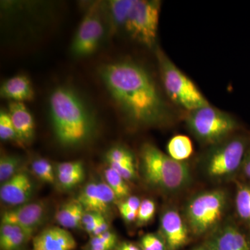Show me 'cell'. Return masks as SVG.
I'll use <instances>...</instances> for the list:
<instances>
[{
	"label": "cell",
	"instance_id": "obj_2",
	"mask_svg": "<svg viewBox=\"0 0 250 250\" xmlns=\"http://www.w3.org/2000/svg\"><path fill=\"white\" fill-rule=\"evenodd\" d=\"M49 108L54 133L62 146H78L91 136L95 126L93 116L73 90L56 88L49 98Z\"/></svg>",
	"mask_w": 250,
	"mask_h": 250
},
{
	"label": "cell",
	"instance_id": "obj_16",
	"mask_svg": "<svg viewBox=\"0 0 250 250\" xmlns=\"http://www.w3.org/2000/svg\"><path fill=\"white\" fill-rule=\"evenodd\" d=\"M9 113L20 142H29L34 137V121L24 103L11 102Z\"/></svg>",
	"mask_w": 250,
	"mask_h": 250
},
{
	"label": "cell",
	"instance_id": "obj_35",
	"mask_svg": "<svg viewBox=\"0 0 250 250\" xmlns=\"http://www.w3.org/2000/svg\"><path fill=\"white\" fill-rule=\"evenodd\" d=\"M141 203V201L139 197L129 196L120 203L118 208H119V210H129L138 212Z\"/></svg>",
	"mask_w": 250,
	"mask_h": 250
},
{
	"label": "cell",
	"instance_id": "obj_15",
	"mask_svg": "<svg viewBox=\"0 0 250 250\" xmlns=\"http://www.w3.org/2000/svg\"><path fill=\"white\" fill-rule=\"evenodd\" d=\"M76 247L71 233L60 227H52L33 238L31 250H74Z\"/></svg>",
	"mask_w": 250,
	"mask_h": 250
},
{
	"label": "cell",
	"instance_id": "obj_40",
	"mask_svg": "<svg viewBox=\"0 0 250 250\" xmlns=\"http://www.w3.org/2000/svg\"><path fill=\"white\" fill-rule=\"evenodd\" d=\"M250 246V236H249Z\"/></svg>",
	"mask_w": 250,
	"mask_h": 250
},
{
	"label": "cell",
	"instance_id": "obj_25",
	"mask_svg": "<svg viewBox=\"0 0 250 250\" xmlns=\"http://www.w3.org/2000/svg\"><path fill=\"white\" fill-rule=\"evenodd\" d=\"M118 246V238L116 233L108 231L98 236L91 237L87 250H113Z\"/></svg>",
	"mask_w": 250,
	"mask_h": 250
},
{
	"label": "cell",
	"instance_id": "obj_10",
	"mask_svg": "<svg viewBox=\"0 0 250 250\" xmlns=\"http://www.w3.org/2000/svg\"><path fill=\"white\" fill-rule=\"evenodd\" d=\"M203 246L207 250H250L249 236L232 221L210 233Z\"/></svg>",
	"mask_w": 250,
	"mask_h": 250
},
{
	"label": "cell",
	"instance_id": "obj_36",
	"mask_svg": "<svg viewBox=\"0 0 250 250\" xmlns=\"http://www.w3.org/2000/svg\"><path fill=\"white\" fill-rule=\"evenodd\" d=\"M240 173L247 181L250 182V146L245 156Z\"/></svg>",
	"mask_w": 250,
	"mask_h": 250
},
{
	"label": "cell",
	"instance_id": "obj_9",
	"mask_svg": "<svg viewBox=\"0 0 250 250\" xmlns=\"http://www.w3.org/2000/svg\"><path fill=\"white\" fill-rule=\"evenodd\" d=\"M100 3H95L85 13L72 42V53L77 57L93 54L103 37L104 24Z\"/></svg>",
	"mask_w": 250,
	"mask_h": 250
},
{
	"label": "cell",
	"instance_id": "obj_8",
	"mask_svg": "<svg viewBox=\"0 0 250 250\" xmlns=\"http://www.w3.org/2000/svg\"><path fill=\"white\" fill-rule=\"evenodd\" d=\"M161 3L158 0H134L125 30L135 41L152 47L159 27Z\"/></svg>",
	"mask_w": 250,
	"mask_h": 250
},
{
	"label": "cell",
	"instance_id": "obj_28",
	"mask_svg": "<svg viewBox=\"0 0 250 250\" xmlns=\"http://www.w3.org/2000/svg\"><path fill=\"white\" fill-rule=\"evenodd\" d=\"M0 139L2 141H18V135L9 112L1 110L0 112Z\"/></svg>",
	"mask_w": 250,
	"mask_h": 250
},
{
	"label": "cell",
	"instance_id": "obj_37",
	"mask_svg": "<svg viewBox=\"0 0 250 250\" xmlns=\"http://www.w3.org/2000/svg\"><path fill=\"white\" fill-rule=\"evenodd\" d=\"M122 218L126 223H132V222L136 221L137 219L138 212L132 211L129 210H119Z\"/></svg>",
	"mask_w": 250,
	"mask_h": 250
},
{
	"label": "cell",
	"instance_id": "obj_14",
	"mask_svg": "<svg viewBox=\"0 0 250 250\" xmlns=\"http://www.w3.org/2000/svg\"><path fill=\"white\" fill-rule=\"evenodd\" d=\"M34 192V185L25 172L20 171L14 177L1 184L0 198L6 205L12 207L27 204Z\"/></svg>",
	"mask_w": 250,
	"mask_h": 250
},
{
	"label": "cell",
	"instance_id": "obj_39",
	"mask_svg": "<svg viewBox=\"0 0 250 250\" xmlns=\"http://www.w3.org/2000/svg\"><path fill=\"white\" fill-rule=\"evenodd\" d=\"M195 250H207L206 249L205 247L202 245V246L198 247V248H197L196 249H195Z\"/></svg>",
	"mask_w": 250,
	"mask_h": 250
},
{
	"label": "cell",
	"instance_id": "obj_22",
	"mask_svg": "<svg viewBox=\"0 0 250 250\" xmlns=\"http://www.w3.org/2000/svg\"><path fill=\"white\" fill-rule=\"evenodd\" d=\"M167 154L174 160H187L193 152L191 140L184 135H176L167 143Z\"/></svg>",
	"mask_w": 250,
	"mask_h": 250
},
{
	"label": "cell",
	"instance_id": "obj_3",
	"mask_svg": "<svg viewBox=\"0 0 250 250\" xmlns=\"http://www.w3.org/2000/svg\"><path fill=\"white\" fill-rule=\"evenodd\" d=\"M140 165L146 183L163 193H178L192 183L191 170L187 162L174 160L151 143L141 147Z\"/></svg>",
	"mask_w": 250,
	"mask_h": 250
},
{
	"label": "cell",
	"instance_id": "obj_23",
	"mask_svg": "<svg viewBox=\"0 0 250 250\" xmlns=\"http://www.w3.org/2000/svg\"><path fill=\"white\" fill-rule=\"evenodd\" d=\"M104 178L106 183L116 194L117 200H125L130 196V188L126 180L109 166L105 169Z\"/></svg>",
	"mask_w": 250,
	"mask_h": 250
},
{
	"label": "cell",
	"instance_id": "obj_24",
	"mask_svg": "<svg viewBox=\"0 0 250 250\" xmlns=\"http://www.w3.org/2000/svg\"><path fill=\"white\" fill-rule=\"evenodd\" d=\"M22 159L16 155H4L0 159V182L4 183L20 172Z\"/></svg>",
	"mask_w": 250,
	"mask_h": 250
},
{
	"label": "cell",
	"instance_id": "obj_26",
	"mask_svg": "<svg viewBox=\"0 0 250 250\" xmlns=\"http://www.w3.org/2000/svg\"><path fill=\"white\" fill-rule=\"evenodd\" d=\"M31 170L41 182L47 184H54L55 182L53 167L47 159L43 158L35 159L31 164Z\"/></svg>",
	"mask_w": 250,
	"mask_h": 250
},
{
	"label": "cell",
	"instance_id": "obj_29",
	"mask_svg": "<svg viewBox=\"0 0 250 250\" xmlns=\"http://www.w3.org/2000/svg\"><path fill=\"white\" fill-rule=\"evenodd\" d=\"M156 213V204L152 200L145 199L141 201L138 210L136 224L138 226L143 227L149 223L154 218Z\"/></svg>",
	"mask_w": 250,
	"mask_h": 250
},
{
	"label": "cell",
	"instance_id": "obj_13",
	"mask_svg": "<svg viewBox=\"0 0 250 250\" xmlns=\"http://www.w3.org/2000/svg\"><path fill=\"white\" fill-rule=\"evenodd\" d=\"M116 200V194L106 182L87 184L77 199L85 211L103 215L108 212L110 206Z\"/></svg>",
	"mask_w": 250,
	"mask_h": 250
},
{
	"label": "cell",
	"instance_id": "obj_19",
	"mask_svg": "<svg viewBox=\"0 0 250 250\" xmlns=\"http://www.w3.org/2000/svg\"><path fill=\"white\" fill-rule=\"evenodd\" d=\"M85 210L78 200H71L59 208L55 215L56 221L61 228L70 229L82 226V219Z\"/></svg>",
	"mask_w": 250,
	"mask_h": 250
},
{
	"label": "cell",
	"instance_id": "obj_38",
	"mask_svg": "<svg viewBox=\"0 0 250 250\" xmlns=\"http://www.w3.org/2000/svg\"><path fill=\"white\" fill-rule=\"evenodd\" d=\"M116 250H143L141 247L131 243V242H123V243H118L116 246Z\"/></svg>",
	"mask_w": 250,
	"mask_h": 250
},
{
	"label": "cell",
	"instance_id": "obj_41",
	"mask_svg": "<svg viewBox=\"0 0 250 250\" xmlns=\"http://www.w3.org/2000/svg\"><path fill=\"white\" fill-rule=\"evenodd\" d=\"M193 250H195V249H194Z\"/></svg>",
	"mask_w": 250,
	"mask_h": 250
},
{
	"label": "cell",
	"instance_id": "obj_4",
	"mask_svg": "<svg viewBox=\"0 0 250 250\" xmlns=\"http://www.w3.org/2000/svg\"><path fill=\"white\" fill-rule=\"evenodd\" d=\"M250 146V135L238 132L209 146L202 159V170L215 182L233 179L241 172Z\"/></svg>",
	"mask_w": 250,
	"mask_h": 250
},
{
	"label": "cell",
	"instance_id": "obj_34",
	"mask_svg": "<svg viewBox=\"0 0 250 250\" xmlns=\"http://www.w3.org/2000/svg\"><path fill=\"white\" fill-rule=\"evenodd\" d=\"M79 172H84L83 164L81 161H67L57 165V173H73Z\"/></svg>",
	"mask_w": 250,
	"mask_h": 250
},
{
	"label": "cell",
	"instance_id": "obj_31",
	"mask_svg": "<svg viewBox=\"0 0 250 250\" xmlns=\"http://www.w3.org/2000/svg\"><path fill=\"white\" fill-rule=\"evenodd\" d=\"M59 183L63 188L70 189L76 187L84 179V172L73 173H57Z\"/></svg>",
	"mask_w": 250,
	"mask_h": 250
},
{
	"label": "cell",
	"instance_id": "obj_32",
	"mask_svg": "<svg viewBox=\"0 0 250 250\" xmlns=\"http://www.w3.org/2000/svg\"><path fill=\"white\" fill-rule=\"evenodd\" d=\"M105 217L100 213L85 211L82 219V226L87 233L91 236L95 229L104 220Z\"/></svg>",
	"mask_w": 250,
	"mask_h": 250
},
{
	"label": "cell",
	"instance_id": "obj_12",
	"mask_svg": "<svg viewBox=\"0 0 250 250\" xmlns=\"http://www.w3.org/2000/svg\"><path fill=\"white\" fill-rule=\"evenodd\" d=\"M45 207L41 202H31L6 210L1 216V224L21 227L32 236L43 221Z\"/></svg>",
	"mask_w": 250,
	"mask_h": 250
},
{
	"label": "cell",
	"instance_id": "obj_18",
	"mask_svg": "<svg viewBox=\"0 0 250 250\" xmlns=\"http://www.w3.org/2000/svg\"><path fill=\"white\" fill-rule=\"evenodd\" d=\"M32 236L21 227L11 224H1L0 249L21 250Z\"/></svg>",
	"mask_w": 250,
	"mask_h": 250
},
{
	"label": "cell",
	"instance_id": "obj_21",
	"mask_svg": "<svg viewBox=\"0 0 250 250\" xmlns=\"http://www.w3.org/2000/svg\"><path fill=\"white\" fill-rule=\"evenodd\" d=\"M235 207L238 218L250 230V182H238Z\"/></svg>",
	"mask_w": 250,
	"mask_h": 250
},
{
	"label": "cell",
	"instance_id": "obj_7",
	"mask_svg": "<svg viewBox=\"0 0 250 250\" xmlns=\"http://www.w3.org/2000/svg\"><path fill=\"white\" fill-rule=\"evenodd\" d=\"M187 125L200 143L208 146L228 139L240 129L232 116L210 104L189 112Z\"/></svg>",
	"mask_w": 250,
	"mask_h": 250
},
{
	"label": "cell",
	"instance_id": "obj_1",
	"mask_svg": "<svg viewBox=\"0 0 250 250\" xmlns=\"http://www.w3.org/2000/svg\"><path fill=\"white\" fill-rule=\"evenodd\" d=\"M100 76L114 101L131 123L160 126L168 113L152 77L139 64L129 61L108 63Z\"/></svg>",
	"mask_w": 250,
	"mask_h": 250
},
{
	"label": "cell",
	"instance_id": "obj_20",
	"mask_svg": "<svg viewBox=\"0 0 250 250\" xmlns=\"http://www.w3.org/2000/svg\"><path fill=\"white\" fill-rule=\"evenodd\" d=\"M134 0H112L108 1L107 9L113 31L125 28Z\"/></svg>",
	"mask_w": 250,
	"mask_h": 250
},
{
	"label": "cell",
	"instance_id": "obj_33",
	"mask_svg": "<svg viewBox=\"0 0 250 250\" xmlns=\"http://www.w3.org/2000/svg\"><path fill=\"white\" fill-rule=\"evenodd\" d=\"M108 166L116 170L126 181L133 180L136 177L135 164H108Z\"/></svg>",
	"mask_w": 250,
	"mask_h": 250
},
{
	"label": "cell",
	"instance_id": "obj_27",
	"mask_svg": "<svg viewBox=\"0 0 250 250\" xmlns=\"http://www.w3.org/2000/svg\"><path fill=\"white\" fill-rule=\"evenodd\" d=\"M106 160L108 164H135L134 154L129 150L122 146H115L106 152Z\"/></svg>",
	"mask_w": 250,
	"mask_h": 250
},
{
	"label": "cell",
	"instance_id": "obj_5",
	"mask_svg": "<svg viewBox=\"0 0 250 250\" xmlns=\"http://www.w3.org/2000/svg\"><path fill=\"white\" fill-rule=\"evenodd\" d=\"M228 198L227 192L222 189L206 190L192 197L184 212L190 234L209 235L219 228L228 208Z\"/></svg>",
	"mask_w": 250,
	"mask_h": 250
},
{
	"label": "cell",
	"instance_id": "obj_6",
	"mask_svg": "<svg viewBox=\"0 0 250 250\" xmlns=\"http://www.w3.org/2000/svg\"><path fill=\"white\" fill-rule=\"evenodd\" d=\"M156 53L163 84L174 103L189 112L210 104L195 83L163 51L157 49Z\"/></svg>",
	"mask_w": 250,
	"mask_h": 250
},
{
	"label": "cell",
	"instance_id": "obj_17",
	"mask_svg": "<svg viewBox=\"0 0 250 250\" xmlns=\"http://www.w3.org/2000/svg\"><path fill=\"white\" fill-rule=\"evenodd\" d=\"M0 94L1 98L16 103H24L34 98L30 80L24 75H17L6 80L1 85Z\"/></svg>",
	"mask_w": 250,
	"mask_h": 250
},
{
	"label": "cell",
	"instance_id": "obj_30",
	"mask_svg": "<svg viewBox=\"0 0 250 250\" xmlns=\"http://www.w3.org/2000/svg\"><path fill=\"white\" fill-rule=\"evenodd\" d=\"M139 246L143 250H168L161 235L147 233L140 241Z\"/></svg>",
	"mask_w": 250,
	"mask_h": 250
},
{
	"label": "cell",
	"instance_id": "obj_11",
	"mask_svg": "<svg viewBox=\"0 0 250 250\" xmlns=\"http://www.w3.org/2000/svg\"><path fill=\"white\" fill-rule=\"evenodd\" d=\"M160 235L168 250H179L190 241V231L184 218L175 208H169L161 214Z\"/></svg>",
	"mask_w": 250,
	"mask_h": 250
}]
</instances>
